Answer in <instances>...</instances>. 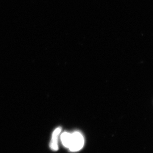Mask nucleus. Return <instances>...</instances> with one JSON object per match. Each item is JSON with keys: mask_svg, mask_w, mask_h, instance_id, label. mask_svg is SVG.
I'll return each instance as SVG.
<instances>
[{"mask_svg": "<svg viewBox=\"0 0 153 153\" xmlns=\"http://www.w3.org/2000/svg\"><path fill=\"white\" fill-rule=\"evenodd\" d=\"M85 140L82 133L75 131L72 133L71 142L68 149L71 152H78L84 147Z\"/></svg>", "mask_w": 153, "mask_h": 153, "instance_id": "f257e3e1", "label": "nucleus"}, {"mask_svg": "<svg viewBox=\"0 0 153 153\" xmlns=\"http://www.w3.org/2000/svg\"><path fill=\"white\" fill-rule=\"evenodd\" d=\"M61 132V128L58 127L53 131L52 136V139L50 142V147L51 149L53 151H57L58 150V139L59 135Z\"/></svg>", "mask_w": 153, "mask_h": 153, "instance_id": "f03ea898", "label": "nucleus"}, {"mask_svg": "<svg viewBox=\"0 0 153 153\" xmlns=\"http://www.w3.org/2000/svg\"><path fill=\"white\" fill-rule=\"evenodd\" d=\"M71 135L72 133L67 132L63 133L61 135V140L62 142V144L67 148H68L69 147L71 142Z\"/></svg>", "mask_w": 153, "mask_h": 153, "instance_id": "7ed1b4c3", "label": "nucleus"}]
</instances>
